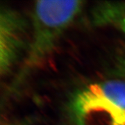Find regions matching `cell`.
<instances>
[{
  "instance_id": "obj_1",
  "label": "cell",
  "mask_w": 125,
  "mask_h": 125,
  "mask_svg": "<svg viewBox=\"0 0 125 125\" xmlns=\"http://www.w3.org/2000/svg\"><path fill=\"white\" fill-rule=\"evenodd\" d=\"M82 1H38L31 15L33 34L15 85L38 67L54 51L64 31L80 13Z\"/></svg>"
},
{
  "instance_id": "obj_2",
  "label": "cell",
  "mask_w": 125,
  "mask_h": 125,
  "mask_svg": "<svg viewBox=\"0 0 125 125\" xmlns=\"http://www.w3.org/2000/svg\"><path fill=\"white\" fill-rule=\"evenodd\" d=\"M68 111L73 125H125V81L85 85L72 95Z\"/></svg>"
},
{
  "instance_id": "obj_3",
  "label": "cell",
  "mask_w": 125,
  "mask_h": 125,
  "mask_svg": "<svg viewBox=\"0 0 125 125\" xmlns=\"http://www.w3.org/2000/svg\"><path fill=\"white\" fill-rule=\"evenodd\" d=\"M28 23L15 10L3 7L0 12V72L8 74L29 47Z\"/></svg>"
},
{
  "instance_id": "obj_4",
  "label": "cell",
  "mask_w": 125,
  "mask_h": 125,
  "mask_svg": "<svg viewBox=\"0 0 125 125\" xmlns=\"http://www.w3.org/2000/svg\"><path fill=\"white\" fill-rule=\"evenodd\" d=\"M93 22L97 25L113 24L125 33V3L100 4L93 12Z\"/></svg>"
},
{
  "instance_id": "obj_5",
  "label": "cell",
  "mask_w": 125,
  "mask_h": 125,
  "mask_svg": "<svg viewBox=\"0 0 125 125\" xmlns=\"http://www.w3.org/2000/svg\"><path fill=\"white\" fill-rule=\"evenodd\" d=\"M117 70L122 74H125V49L117 58Z\"/></svg>"
}]
</instances>
